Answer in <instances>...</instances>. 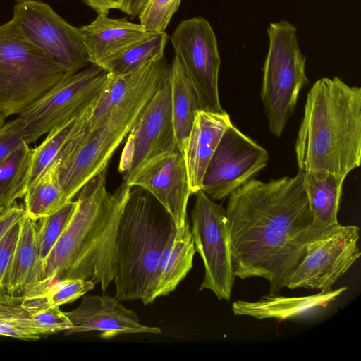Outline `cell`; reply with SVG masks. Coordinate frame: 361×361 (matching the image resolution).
<instances>
[{"mask_svg":"<svg viewBox=\"0 0 361 361\" xmlns=\"http://www.w3.org/2000/svg\"><path fill=\"white\" fill-rule=\"evenodd\" d=\"M269 47L263 66L260 97L270 132L279 137L293 116L301 90L308 84L306 56L295 26L287 20L269 24Z\"/></svg>","mask_w":361,"mask_h":361,"instance_id":"7","label":"cell"},{"mask_svg":"<svg viewBox=\"0 0 361 361\" xmlns=\"http://www.w3.org/2000/svg\"><path fill=\"white\" fill-rule=\"evenodd\" d=\"M77 201L71 200L51 214L43 217L37 224L36 233L42 262L58 241L75 207Z\"/></svg>","mask_w":361,"mask_h":361,"instance_id":"31","label":"cell"},{"mask_svg":"<svg viewBox=\"0 0 361 361\" xmlns=\"http://www.w3.org/2000/svg\"><path fill=\"white\" fill-rule=\"evenodd\" d=\"M344 180L326 171L303 173V185L313 221L301 240L302 246L305 247L340 224L337 216Z\"/></svg>","mask_w":361,"mask_h":361,"instance_id":"19","label":"cell"},{"mask_svg":"<svg viewBox=\"0 0 361 361\" xmlns=\"http://www.w3.org/2000/svg\"><path fill=\"white\" fill-rule=\"evenodd\" d=\"M108 168L79 191L68 223L42 262L37 290L57 281L80 279L93 281L105 292L114 281L117 228L131 186L121 184L113 193L109 192Z\"/></svg>","mask_w":361,"mask_h":361,"instance_id":"2","label":"cell"},{"mask_svg":"<svg viewBox=\"0 0 361 361\" xmlns=\"http://www.w3.org/2000/svg\"><path fill=\"white\" fill-rule=\"evenodd\" d=\"M0 336L23 340H38L39 338L20 329L12 326L0 321Z\"/></svg>","mask_w":361,"mask_h":361,"instance_id":"37","label":"cell"},{"mask_svg":"<svg viewBox=\"0 0 361 361\" xmlns=\"http://www.w3.org/2000/svg\"><path fill=\"white\" fill-rule=\"evenodd\" d=\"M171 106L177 147L184 152L197 111L202 110L195 90L175 55L170 73Z\"/></svg>","mask_w":361,"mask_h":361,"instance_id":"24","label":"cell"},{"mask_svg":"<svg viewBox=\"0 0 361 361\" xmlns=\"http://www.w3.org/2000/svg\"><path fill=\"white\" fill-rule=\"evenodd\" d=\"M0 321L29 332L38 338L66 331L72 324L59 307L30 312L21 304L20 296L0 291Z\"/></svg>","mask_w":361,"mask_h":361,"instance_id":"22","label":"cell"},{"mask_svg":"<svg viewBox=\"0 0 361 361\" xmlns=\"http://www.w3.org/2000/svg\"><path fill=\"white\" fill-rule=\"evenodd\" d=\"M268 160L267 151L232 124L207 165L201 190L213 200H222L262 170Z\"/></svg>","mask_w":361,"mask_h":361,"instance_id":"14","label":"cell"},{"mask_svg":"<svg viewBox=\"0 0 361 361\" xmlns=\"http://www.w3.org/2000/svg\"><path fill=\"white\" fill-rule=\"evenodd\" d=\"M26 216L25 208L16 202L4 208L0 213V240L13 224Z\"/></svg>","mask_w":361,"mask_h":361,"instance_id":"35","label":"cell"},{"mask_svg":"<svg viewBox=\"0 0 361 361\" xmlns=\"http://www.w3.org/2000/svg\"><path fill=\"white\" fill-rule=\"evenodd\" d=\"M80 30L89 62L97 66L151 33L140 23L126 18H111L104 13H98L92 22Z\"/></svg>","mask_w":361,"mask_h":361,"instance_id":"18","label":"cell"},{"mask_svg":"<svg viewBox=\"0 0 361 361\" xmlns=\"http://www.w3.org/2000/svg\"><path fill=\"white\" fill-rule=\"evenodd\" d=\"M346 289L347 287H341L316 295L293 298L277 297L271 294L255 302L236 301L233 303L232 310L235 315L286 319L326 307Z\"/></svg>","mask_w":361,"mask_h":361,"instance_id":"21","label":"cell"},{"mask_svg":"<svg viewBox=\"0 0 361 361\" xmlns=\"http://www.w3.org/2000/svg\"><path fill=\"white\" fill-rule=\"evenodd\" d=\"M299 171L346 176L361 163V89L322 78L308 92L295 145Z\"/></svg>","mask_w":361,"mask_h":361,"instance_id":"3","label":"cell"},{"mask_svg":"<svg viewBox=\"0 0 361 361\" xmlns=\"http://www.w3.org/2000/svg\"><path fill=\"white\" fill-rule=\"evenodd\" d=\"M360 228L342 226L333 228L305 245V255L286 282L290 289L305 288L329 291L360 257L357 246Z\"/></svg>","mask_w":361,"mask_h":361,"instance_id":"12","label":"cell"},{"mask_svg":"<svg viewBox=\"0 0 361 361\" xmlns=\"http://www.w3.org/2000/svg\"><path fill=\"white\" fill-rule=\"evenodd\" d=\"M97 13L108 14L110 9L123 11L124 0H85Z\"/></svg>","mask_w":361,"mask_h":361,"instance_id":"36","label":"cell"},{"mask_svg":"<svg viewBox=\"0 0 361 361\" xmlns=\"http://www.w3.org/2000/svg\"><path fill=\"white\" fill-rule=\"evenodd\" d=\"M161 58L126 74L112 75L108 73L107 81L94 103L86 130L94 128L114 108L137 90L152 73Z\"/></svg>","mask_w":361,"mask_h":361,"instance_id":"26","label":"cell"},{"mask_svg":"<svg viewBox=\"0 0 361 361\" xmlns=\"http://www.w3.org/2000/svg\"><path fill=\"white\" fill-rule=\"evenodd\" d=\"M196 252L188 221L177 228L174 237L166 244L159 260L156 299L173 292L192 267Z\"/></svg>","mask_w":361,"mask_h":361,"instance_id":"23","label":"cell"},{"mask_svg":"<svg viewBox=\"0 0 361 361\" xmlns=\"http://www.w3.org/2000/svg\"><path fill=\"white\" fill-rule=\"evenodd\" d=\"M92 280L67 279L57 281L26 296H20L22 305L30 312L59 307L73 302L94 289Z\"/></svg>","mask_w":361,"mask_h":361,"instance_id":"30","label":"cell"},{"mask_svg":"<svg viewBox=\"0 0 361 361\" xmlns=\"http://www.w3.org/2000/svg\"><path fill=\"white\" fill-rule=\"evenodd\" d=\"M147 0H124L123 12L133 17L138 16Z\"/></svg>","mask_w":361,"mask_h":361,"instance_id":"38","label":"cell"},{"mask_svg":"<svg viewBox=\"0 0 361 361\" xmlns=\"http://www.w3.org/2000/svg\"><path fill=\"white\" fill-rule=\"evenodd\" d=\"M96 100L75 116L51 130L42 143L34 148L27 188L56 163L67 142L89 121Z\"/></svg>","mask_w":361,"mask_h":361,"instance_id":"25","label":"cell"},{"mask_svg":"<svg viewBox=\"0 0 361 361\" xmlns=\"http://www.w3.org/2000/svg\"><path fill=\"white\" fill-rule=\"evenodd\" d=\"M171 42L202 110L224 112L218 85L221 57L210 23L200 16L182 20L172 34Z\"/></svg>","mask_w":361,"mask_h":361,"instance_id":"11","label":"cell"},{"mask_svg":"<svg viewBox=\"0 0 361 361\" xmlns=\"http://www.w3.org/2000/svg\"><path fill=\"white\" fill-rule=\"evenodd\" d=\"M19 1H25V0H18Z\"/></svg>","mask_w":361,"mask_h":361,"instance_id":"41","label":"cell"},{"mask_svg":"<svg viewBox=\"0 0 361 361\" xmlns=\"http://www.w3.org/2000/svg\"><path fill=\"white\" fill-rule=\"evenodd\" d=\"M118 171L126 183L152 159L177 148L170 75L152 97L127 136Z\"/></svg>","mask_w":361,"mask_h":361,"instance_id":"13","label":"cell"},{"mask_svg":"<svg viewBox=\"0 0 361 361\" xmlns=\"http://www.w3.org/2000/svg\"><path fill=\"white\" fill-rule=\"evenodd\" d=\"M66 76L12 19L0 25V111L6 118L20 114Z\"/></svg>","mask_w":361,"mask_h":361,"instance_id":"6","label":"cell"},{"mask_svg":"<svg viewBox=\"0 0 361 361\" xmlns=\"http://www.w3.org/2000/svg\"><path fill=\"white\" fill-rule=\"evenodd\" d=\"M36 228V221L27 216L21 220L19 238L4 291L6 294L23 297L39 288L42 262L37 245Z\"/></svg>","mask_w":361,"mask_h":361,"instance_id":"20","label":"cell"},{"mask_svg":"<svg viewBox=\"0 0 361 361\" xmlns=\"http://www.w3.org/2000/svg\"><path fill=\"white\" fill-rule=\"evenodd\" d=\"M171 64L162 57L146 81L114 108L94 128L87 123L67 142L56 163L57 178L68 202L95 175L109 166L145 107L169 78Z\"/></svg>","mask_w":361,"mask_h":361,"instance_id":"5","label":"cell"},{"mask_svg":"<svg viewBox=\"0 0 361 361\" xmlns=\"http://www.w3.org/2000/svg\"><path fill=\"white\" fill-rule=\"evenodd\" d=\"M6 117L0 111V128L5 123Z\"/></svg>","mask_w":361,"mask_h":361,"instance_id":"39","label":"cell"},{"mask_svg":"<svg viewBox=\"0 0 361 361\" xmlns=\"http://www.w3.org/2000/svg\"><path fill=\"white\" fill-rule=\"evenodd\" d=\"M12 20L23 35L61 66L67 76L89 62L80 27H75L47 4L37 0L19 1Z\"/></svg>","mask_w":361,"mask_h":361,"instance_id":"10","label":"cell"},{"mask_svg":"<svg viewBox=\"0 0 361 361\" xmlns=\"http://www.w3.org/2000/svg\"><path fill=\"white\" fill-rule=\"evenodd\" d=\"M169 39L166 32H151L145 38L133 44L98 66L112 75L133 72L150 61L163 57Z\"/></svg>","mask_w":361,"mask_h":361,"instance_id":"28","label":"cell"},{"mask_svg":"<svg viewBox=\"0 0 361 361\" xmlns=\"http://www.w3.org/2000/svg\"><path fill=\"white\" fill-rule=\"evenodd\" d=\"M34 148L21 142L0 162V205L4 208L24 196L32 164Z\"/></svg>","mask_w":361,"mask_h":361,"instance_id":"27","label":"cell"},{"mask_svg":"<svg viewBox=\"0 0 361 361\" xmlns=\"http://www.w3.org/2000/svg\"><path fill=\"white\" fill-rule=\"evenodd\" d=\"M126 185L149 192L170 214L177 228L188 221L192 192L185 158L178 147L146 162Z\"/></svg>","mask_w":361,"mask_h":361,"instance_id":"15","label":"cell"},{"mask_svg":"<svg viewBox=\"0 0 361 361\" xmlns=\"http://www.w3.org/2000/svg\"><path fill=\"white\" fill-rule=\"evenodd\" d=\"M65 314L72 324L66 334L99 331L101 338L109 339L125 334L161 332L158 327L141 324L133 310L123 306L115 296L104 294L83 296L80 305Z\"/></svg>","mask_w":361,"mask_h":361,"instance_id":"16","label":"cell"},{"mask_svg":"<svg viewBox=\"0 0 361 361\" xmlns=\"http://www.w3.org/2000/svg\"><path fill=\"white\" fill-rule=\"evenodd\" d=\"M23 141L16 118L5 123L0 128V162Z\"/></svg>","mask_w":361,"mask_h":361,"instance_id":"34","label":"cell"},{"mask_svg":"<svg viewBox=\"0 0 361 361\" xmlns=\"http://www.w3.org/2000/svg\"><path fill=\"white\" fill-rule=\"evenodd\" d=\"M4 207L0 205V213L4 210Z\"/></svg>","mask_w":361,"mask_h":361,"instance_id":"40","label":"cell"},{"mask_svg":"<svg viewBox=\"0 0 361 361\" xmlns=\"http://www.w3.org/2000/svg\"><path fill=\"white\" fill-rule=\"evenodd\" d=\"M226 216L235 276L267 279L271 294L284 288L305 255L301 240L313 221L303 173L252 178L228 195Z\"/></svg>","mask_w":361,"mask_h":361,"instance_id":"1","label":"cell"},{"mask_svg":"<svg viewBox=\"0 0 361 361\" xmlns=\"http://www.w3.org/2000/svg\"><path fill=\"white\" fill-rule=\"evenodd\" d=\"M181 0H147L138 15L140 24L149 32H164Z\"/></svg>","mask_w":361,"mask_h":361,"instance_id":"32","label":"cell"},{"mask_svg":"<svg viewBox=\"0 0 361 361\" xmlns=\"http://www.w3.org/2000/svg\"><path fill=\"white\" fill-rule=\"evenodd\" d=\"M108 75L100 66L91 64L52 86L16 118L24 141L35 142L82 111L97 99Z\"/></svg>","mask_w":361,"mask_h":361,"instance_id":"8","label":"cell"},{"mask_svg":"<svg viewBox=\"0 0 361 361\" xmlns=\"http://www.w3.org/2000/svg\"><path fill=\"white\" fill-rule=\"evenodd\" d=\"M21 221L13 224L0 240V291L4 292L19 238Z\"/></svg>","mask_w":361,"mask_h":361,"instance_id":"33","label":"cell"},{"mask_svg":"<svg viewBox=\"0 0 361 361\" xmlns=\"http://www.w3.org/2000/svg\"><path fill=\"white\" fill-rule=\"evenodd\" d=\"M23 197L27 216L36 221L51 214L67 203L58 181L56 165L28 187Z\"/></svg>","mask_w":361,"mask_h":361,"instance_id":"29","label":"cell"},{"mask_svg":"<svg viewBox=\"0 0 361 361\" xmlns=\"http://www.w3.org/2000/svg\"><path fill=\"white\" fill-rule=\"evenodd\" d=\"M177 227L170 214L146 190L130 188L117 228L114 282L121 301L155 300L159 263Z\"/></svg>","mask_w":361,"mask_h":361,"instance_id":"4","label":"cell"},{"mask_svg":"<svg viewBox=\"0 0 361 361\" xmlns=\"http://www.w3.org/2000/svg\"><path fill=\"white\" fill-rule=\"evenodd\" d=\"M195 195L191 211V233L204 267L200 290L209 289L220 300H229L235 281L226 210L202 190Z\"/></svg>","mask_w":361,"mask_h":361,"instance_id":"9","label":"cell"},{"mask_svg":"<svg viewBox=\"0 0 361 361\" xmlns=\"http://www.w3.org/2000/svg\"><path fill=\"white\" fill-rule=\"evenodd\" d=\"M232 124L225 111H197L183 152L192 194L201 190L207 165L224 133Z\"/></svg>","mask_w":361,"mask_h":361,"instance_id":"17","label":"cell"}]
</instances>
